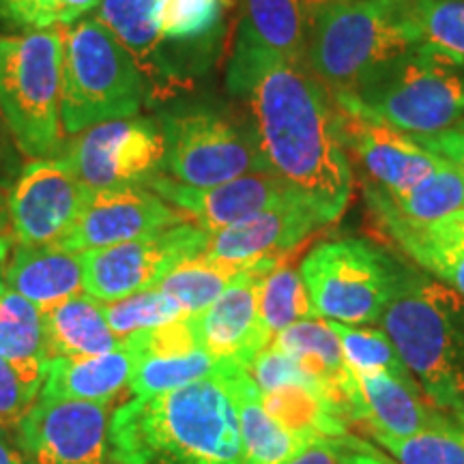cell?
Returning <instances> with one entry per match:
<instances>
[{
	"instance_id": "681fc988",
	"label": "cell",
	"mask_w": 464,
	"mask_h": 464,
	"mask_svg": "<svg viewBox=\"0 0 464 464\" xmlns=\"http://www.w3.org/2000/svg\"><path fill=\"white\" fill-rule=\"evenodd\" d=\"M9 224V208H7V198H5V194L0 191V235H3L5 228H7Z\"/></svg>"
},
{
	"instance_id": "d4e9b609",
	"label": "cell",
	"mask_w": 464,
	"mask_h": 464,
	"mask_svg": "<svg viewBox=\"0 0 464 464\" xmlns=\"http://www.w3.org/2000/svg\"><path fill=\"white\" fill-rule=\"evenodd\" d=\"M239 417L243 464H284L304 451L312 439L293 434L266 413L258 385L246 368L226 376Z\"/></svg>"
},
{
	"instance_id": "7c38bea8",
	"label": "cell",
	"mask_w": 464,
	"mask_h": 464,
	"mask_svg": "<svg viewBox=\"0 0 464 464\" xmlns=\"http://www.w3.org/2000/svg\"><path fill=\"white\" fill-rule=\"evenodd\" d=\"M89 196L91 189L65 158L31 160L7 196L14 239L24 246H56L78 222Z\"/></svg>"
},
{
	"instance_id": "d590c367",
	"label": "cell",
	"mask_w": 464,
	"mask_h": 464,
	"mask_svg": "<svg viewBox=\"0 0 464 464\" xmlns=\"http://www.w3.org/2000/svg\"><path fill=\"white\" fill-rule=\"evenodd\" d=\"M398 464H464V423L411 437H387L370 432Z\"/></svg>"
},
{
	"instance_id": "5b68a950",
	"label": "cell",
	"mask_w": 464,
	"mask_h": 464,
	"mask_svg": "<svg viewBox=\"0 0 464 464\" xmlns=\"http://www.w3.org/2000/svg\"><path fill=\"white\" fill-rule=\"evenodd\" d=\"M61 37V121L67 136L140 112L149 95L144 75L106 24L84 17Z\"/></svg>"
},
{
	"instance_id": "ee69618b",
	"label": "cell",
	"mask_w": 464,
	"mask_h": 464,
	"mask_svg": "<svg viewBox=\"0 0 464 464\" xmlns=\"http://www.w3.org/2000/svg\"><path fill=\"white\" fill-rule=\"evenodd\" d=\"M15 142L11 138L7 125L0 119V189L14 188L17 174L22 170L20 150H15Z\"/></svg>"
},
{
	"instance_id": "d6986e66",
	"label": "cell",
	"mask_w": 464,
	"mask_h": 464,
	"mask_svg": "<svg viewBox=\"0 0 464 464\" xmlns=\"http://www.w3.org/2000/svg\"><path fill=\"white\" fill-rule=\"evenodd\" d=\"M327 0H241V17L228 65L254 61L305 65L307 42L318 9Z\"/></svg>"
},
{
	"instance_id": "cb8c5ba5",
	"label": "cell",
	"mask_w": 464,
	"mask_h": 464,
	"mask_svg": "<svg viewBox=\"0 0 464 464\" xmlns=\"http://www.w3.org/2000/svg\"><path fill=\"white\" fill-rule=\"evenodd\" d=\"M363 194L376 224H381V228L392 241H396L406 256L420 265L423 274L432 276L464 297V243L439 241L426 235L420 226L400 216L385 191L374 183H365Z\"/></svg>"
},
{
	"instance_id": "2e32d148",
	"label": "cell",
	"mask_w": 464,
	"mask_h": 464,
	"mask_svg": "<svg viewBox=\"0 0 464 464\" xmlns=\"http://www.w3.org/2000/svg\"><path fill=\"white\" fill-rule=\"evenodd\" d=\"M144 188L160 194L168 205L179 208L191 224L207 230L208 235L239 224L284 200L301 196L274 172H249L207 189L189 188L166 174H155Z\"/></svg>"
},
{
	"instance_id": "7402d4cb",
	"label": "cell",
	"mask_w": 464,
	"mask_h": 464,
	"mask_svg": "<svg viewBox=\"0 0 464 464\" xmlns=\"http://www.w3.org/2000/svg\"><path fill=\"white\" fill-rule=\"evenodd\" d=\"M160 0H102L97 20L125 45L144 75L149 95L170 92L177 82L172 63L164 54L158 28Z\"/></svg>"
},
{
	"instance_id": "ba28073f",
	"label": "cell",
	"mask_w": 464,
	"mask_h": 464,
	"mask_svg": "<svg viewBox=\"0 0 464 464\" xmlns=\"http://www.w3.org/2000/svg\"><path fill=\"white\" fill-rule=\"evenodd\" d=\"M404 265L365 239H334L312 247L299 266L316 314L374 327L396 295Z\"/></svg>"
},
{
	"instance_id": "7dc6e473",
	"label": "cell",
	"mask_w": 464,
	"mask_h": 464,
	"mask_svg": "<svg viewBox=\"0 0 464 464\" xmlns=\"http://www.w3.org/2000/svg\"><path fill=\"white\" fill-rule=\"evenodd\" d=\"M0 464H26L22 451L15 450L11 440L3 434H0Z\"/></svg>"
},
{
	"instance_id": "6da1fadb",
	"label": "cell",
	"mask_w": 464,
	"mask_h": 464,
	"mask_svg": "<svg viewBox=\"0 0 464 464\" xmlns=\"http://www.w3.org/2000/svg\"><path fill=\"white\" fill-rule=\"evenodd\" d=\"M226 89L247 108L266 172L316 207L329 224L346 211L355 185L335 97L297 63L228 65Z\"/></svg>"
},
{
	"instance_id": "d6a6232c",
	"label": "cell",
	"mask_w": 464,
	"mask_h": 464,
	"mask_svg": "<svg viewBox=\"0 0 464 464\" xmlns=\"http://www.w3.org/2000/svg\"><path fill=\"white\" fill-rule=\"evenodd\" d=\"M332 323V329L338 335L342 353L348 368L353 372H385L393 379H400L409 385H417L413 374L409 372L390 335L381 327H353V324Z\"/></svg>"
},
{
	"instance_id": "7bdbcfd3",
	"label": "cell",
	"mask_w": 464,
	"mask_h": 464,
	"mask_svg": "<svg viewBox=\"0 0 464 464\" xmlns=\"http://www.w3.org/2000/svg\"><path fill=\"white\" fill-rule=\"evenodd\" d=\"M423 149L450 160L464 172V119L451 125L450 130L434 133V136H413Z\"/></svg>"
},
{
	"instance_id": "8992f818",
	"label": "cell",
	"mask_w": 464,
	"mask_h": 464,
	"mask_svg": "<svg viewBox=\"0 0 464 464\" xmlns=\"http://www.w3.org/2000/svg\"><path fill=\"white\" fill-rule=\"evenodd\" d=\"M334 97L411 136H434L464 119V63L417 45Z\"/></svg>"
},
{
	"instance_id": "e0dca14e",
	"label": "cell",
	"mask_w": 464,
	"mask_h": 464,
	"mask_svg": "<svg viewBox=\"0 0 464 464\" xmlns=\"http://www.w3.org/2000/svg\"><path fill=\"white\" fill-rule=\"evenodd\" d=\"M327 224L310 200L297 196L265 208L239 224L213 232L202 256L243 265L263 260L282 263L293 249Z\"/></svg>"
},
{
	"instance_id": "44dd1931",
	"label": "cell",
	"mask_w": 464,
	"mask_h": 464,
	"mask_svg": "<svg viewBox=\"0 0 464 464\" xmlns=\"http://www.w3.org/2000/svg\"><path fill=\"white\" fill-rule=\"evenodd\" d=\"M355 376L362 393L357 421H363L368 432L411 437L417 432L439 430L460 423L434 409L420 387L393 379L392 374L355 372Z\"/></svg>"
},
{
	"instance_id": "8fae6325",
	"label": "cell",
	"mask_w": 464,
	"mask_h": 464,
	"mask_svg": "<svg viewBox=\"0 0 464 464\" xmlns=\"http://www.w3.org/2000/svg\"><path fill=\"white\" fill-rule=\"evenodd\" d=\"M164 136L153 119H114L73 138L65 158L91 191L147 185L164 168Z\"/></svg>"
},
{
	"instance_id": "277c9868",
	"label": "cell",
	"mask_w": 464,
	"mask_h": 464,
	"mask_svg": "<svg viewBox=\"0 0 464 464\" xmlns=\"http://www.w3.org/2000/svg\"><path fill=\"white\" fill-rule=\"evenodd\" d=\"M417 45L411 0H327L312 26L305 67L332 95H346Z\"/></svg>"
},
{
	"instance_id": "f35d334b",
	"label": "cell",
	"mask_w": 464,
	"mask_h": 464,
	"mask_svg": "<svg viewBox=\"0 0 464 464\" xmlns=\"http://www.w3.org/2000/svg\"><path fill=\"white\" fill-rule=\"evenodd\" d=\"M247 374L252 376L260 392H271L286 385H304L321 390V387L316 385V381L301 370L297 359L290 357L288 353H284L280 348L271 344L263 348V351L249 362Z\"/></svg>"
},
{
	"instance_id": "f6af8a7d",
	"label": "cell",
	"mask_w": 464,
	"mask_h": 464,
	"mask_svg": "<svg viewBox=\"0 0 464 464\" xmlns=\"http://www.w3.org/2000/svg\"><path fill=\"white\" fill-rule=\"evenodd\" d=\"M426 235L434 237L439 241L464 243V208L450 213V216L437 219L432 224H417Z\"/></svg>"
},
{
	"instance_id": "4fadbf2b",
	"label": "cell",
	"mask_w": 464,
	"mask_h": 464,
	"mask_svg": "<svg viewBox=\"0 0 464 464\" xmlns=\"http://www.w3.org/2000/svg\"><path fill=\"white\" fill-rule=\"evenodd\" d=\"M108 426V404L37 398L17 443L28 464H112Z\"/></svg>"
},
{
	"instance_id": "ab89813d",
	"label": "cell",
	"mask_w": 464,
	"mask_h": 464,
	"mask_svg": "<svg viewBox=\"0 0 464 464\" xmlns=\"http://www.w3.org/2000/svg\"><path fill=\"white\" fill-rule=\"evenodd\" d=\"M34 393L28 390L15 370L0 357V428H17L34 404Z\"/></svg>"
},
{
	"instance_id": "3957f363",
	"label": "cell",
	"mask_w": 464,
	"mask_h": 464,
	"mask_svg": "<svg viewBox=\"0 0 464 464\" xmlns=\"http://www.w3.org/2000/svg\"><path fill=\"white\" fill-rule=\"evenodd\" d=\"M379 327L428 402L464 423V297L404 265Z\"/></svg>"
},
{
	"instance_id": "1f68e13d",
	"label": "cell",
	"mask_w": 464,
	"mask_h": 464,
	"mask_svg": "<svg viewBox=\"0 0 464 464\" xmlns=\"http://www.w3.org/2000/svg\"><path fill=\"white\" fill-rule=\"evenodd\" d=\"M258 314L271 335L290 327V324L321 318L316 314V307L312 304L299 269L286 265L276 266L260 280Z\"/></svg>"
},
{
	"instance_id": "9a60e30c",
	"label": "cell",
	"mask_w": 464,
	"mask_h": 464,
	"mask_svg": "<svg viewBox=\"0 0 464 464\" xmlns=\"http://www.w3.org/2000/svg\"><path fill=\"white\" fill-rule=\"evenodd\" d=\"M338 108L342 138L351 161L355 158L363 166L370 183L376 188L398 196L437 170L440 155L423 149L411 133L340 102Z\"/></svg>"
},
{
	"instance_id": "b9f144b4",
	"label": "cell",
	"mask_w": 464,
	"mask_h": 464,
	"mask_svg": "<svg viewBox=\"0 0 464 464\" xmlns=\"http://www.w3.org/2000/svg\"><path fill=\"white\" fill-rule=\"evenodd\" d=\"M348 440H312L304 451H299L297 456L290 458V460L284 464H351V456L355 450L348 445Z\"/></svg>"
},
{
	"instance_id": "ffe728a7",
	"label": "cell",
	"mask_w": 464,
	"mask_h": 464,
	"mask_svg": "<svg viewBox=\"0 0 464 464\" xmlns=\"http://www.w3.org/2000/svg\"><path fill=\"white\" fill-rule=\"evenodd\" d=\"M0 276L5 286L44 312L82 293L84 256L58 246H24L14 237H0Z\"/></svg>"
},
{
	"instance_id": "74e56055",
	"label": "cell",
	"mask_w": 464,
	"mask_h": 464,
	"mask_svg": "<svg viewBox=\"0 0 464 464\" xmlns=\"http://www.w3.org/2000/svg\"><path fill=\"white\" fill-rule=\"evenodd\" d=\"M121 348H125L133 359L181 357L198 351L200 342L196 335L194 316H185L174 323L125 335L121 338Z\"/></svg>"
},
{
	"instance_id": "603a6c76",
	"label": "cell",
	"mask_w": 464,
	"mask_h": 464,
	"mask_svg": "<svg viewBox=\"0 0 464 464\" xmlns=\"http://www.w3.org/2000/svg\"><path fill=\"white\" fill-rule=\"evenodd\" d=\"M131 370L133 357L125 348L103 355L52 357L39 398L110 404L130 387Z\"/></svg>"
},
{
	"instance_id": "7a4b0ae2",
	"label": "cell",
	"mask_w": 464,
	"mask_h": 464,
	"mask_svg": "<svg viewBox=\"0 0 464 464\" xmlns=\"http://www.w3.org/2000/svg\"><path fill=\"white\" fill-rule=\"evenodd\" d=\"M226 376L121 404L108 426L112 464H243L239 417Z\"/></svg>"
},
{
	"instance_id": "816d5d0a",
	"label": "cell",
	"mask_w": 464,
	"mask_h": 464,
	"mask_svg": "<svg viewBox=\"0 0 464 464\" xmlns=\"http://www.w3.org/2000/svg\"><path fill=\"white\" fill-rule=\"evenodd\" d=\"M26 464H28V462H26Z\"/></svg>"
},
{
	"instance_id": "bcb514c9",
	"label": "cell",
	"mask_w": 464,
	"mask_h": 464,
	"mask_svg": "<svg viewBox=\"0 0 464 464\" xmlns=\"http://www.w3.org/2000/svg\"><path fill=\"white\" fill-rule=\"evenodd\" d=\"M102 0H61L58 3V17L56 24L69 26L73 22H78L80 17L89 14L91 9H95Z\"/></svg>"
},
{
	"instance_id": "4dcf8cb0",
	"label": "cell",
	"mask_w": 464,
	"mask_h": 464,
	"mask_svg": "<svg viewBox=\"0 0 464 464\" xmlns=\"http://www.w3.org/2000/svg\"><path fill=\"white\" fill-rule=\"evenodd\" d=\"M387 194V191H385ZM387 198L404 219L413 224H432L464 208V172L450 160L440 158L437 170L413 189Z\"/></svg>"
},
{
	"instance_id": "52a82bcc",
	"label": "cell",
	"mask_w": 464,
	"mask_h": 464,
	"mask_svg": "<svg viewBox=\"0 0 464 464\" xmlns=\"http://www.w3.org/2000/svg\"><path fill=\"white\" fill-rule=\"evenodd\" d=\"M61 61L56 28L0 37V119L17 150L31 160L56 158L65 147Z\"/></svg>"
},
{
	"instance_id": "9c48e42d",
	"label": "cell",
	"mask_w": 464,
	"mask_h": 464,
	"mask_svg": "<svg viewBox=\"0 0 464 464\" xmlns=\"http://www.w3.org/2000/svg\"><path fill=\"white\" fill-rule=\"evenodd\" d=\"M166 177L189 188H216L249 172H266L249 123L211 108L161 112Z\"/></svg>"
},
{
	"instance_id": "e575fe53",
	"label": "cell",
	"mask_w": 464,
	"mask_h": 464,
	"mask_svg": "<svg viewBox=\"0 0 464 464\" xmlns=\"http://www.w3.org/2000/svg\"><path fill=\"white\" fill-rule=\"evenodd\" d=\"M420 48L464 63V0H411Z\"/></svg>"
},
{
	"instance_id": "f546056e",
	"label": "cell",
	"mask_w": 464,
	"mask_h": 464,
	"mask_svg": "<svg viewBox=\"0 0 464 464\" xmlns=\"http://www.w3.org/2000/svg\"><path fill=\"white\" fill-rule=\"evenodd\" d=\"M239 365L219 362L205 348L181 357H147L133 359L130 392L133 396H158L174 392L207 376L230 374Z\"/></svg>"
},
{
	"instance_id": "4316f807",
	"label": "cell",
	"mask_w": 464,
	"mask_h": 464,
	"mask_svg": "<svg viewBox=\"0 0 464 464\" xmlns=\"http://www.w3.org/2000/svg\"><path fill=\"white\" fill-rule=\"evenodd\" d=\"M42 318L50 359L103 355L121 348V338L110 329L103 304L86 293L58 301L42 312Z\"/></svg>"
},
{
	"instance_id": "f907efd6",
	"label": "cell",
	"mask_w": 464,
	"mask_h": 464,
	"mask_svg": "<svg viewBox=\"0 0 464 464\" xmlns=\"http://www.w3.org/2000/svg\"><path fill=\"white\" fill-rule=\"evenodd\" d=\"M5 288H7V286H5V280H3V277H0V293H3Z\"/></svg>"
},
{
	"instance_id": "5bb4252c",
	"label": "cell",
	"mask_w": 464,
	"mask_h": 464,
	"mask_svg": "<svg viewBox=\"0 0 464 464\" xmlns=\"http://www.w3.org/2000/svg\"><path fill=\"white\" fill-rule=\"evenodd\" d=\"M189 222L179 208L144 185L91 191L73 228L56 243L69 252L110 247Z\"/></svg>"
},
{
	"instance_id": "30bf717a",
	"label": "cell",
	"mask_w": 464,
	"mask_h": 464,
	"mask_svg": "<svg viewBox=\"0 0 464 464\" xmlns=\"http://www.w3.org/2000/svg\"><path fill=\"white\" fill-rule=\"evenodd\" d=\"M208 237L207 230L185 222L140 239L86 249L82 252L84 293L110 304L158 288L179 265L205 254Z\"/></svg>"
},
{
	"instance_id": "f1b7e54d",
	"label": "cell",
	"mask_w": 464,
	"mask_h": 464,
	"mask_svg": "<svg viewBox=\"0 0 464 464\" xmlns=\"http://www.w3.org/2000/svg\"><path fill=\"white\" fill-rule=\"evenodd\" d=\"M256 265L260 263L243 265L198 256L179 265L160 282L158 288L177 301L189 316H194L207 310L226 288L241 280Z\"/></svg>"
},
{
	"instance_id": "ac0fdd59",
	"label": "cell",
	"mask_w": 464,
	"mask_h": 464,
	"mask_svg": "<svg viewBox=\"0 0 464 464\" xmlns=\"http://www.w3.org/2000/svg\"><path fill=\"white\" fill-rule=\"evenodd\" d=\"M282 263L266 260L249 269L241 280L224 290L200 314H194V327L200 348L219 362L246 368L274 335L266 332L258 314V284Z\"/></svg>"
},
{
	"instance_id": "484cf974",
	"label": "cell",
	"mask_w": 464,
	"mask_h": 464,
	"mask_svg": "<svg viewBox=\"0 0 464 464\" xmlns=\"http://www.w3.org/2000/svg\"><path fill=\"white\" fill-rule=\"evenodd\" d=\"M0 357L39 398L50 362L42 310L11 288L0 293Z\"/></svg>"
},
{
	"instance_id": "60d3db41",
	"label": "cell",
	"mask_w": 464,
	"mask_h": 464,
	"mask_svg": "<svg viewBox=\"0 0 464 464\" xmlns=\"http://www.w3.org/2000/svg\"><path fill=\"white\" fill-rule=\"evenodd\" d=\"M61 0H0V22L24 28L45 31L56 24Z\"/></svg>"
},
{
	"instance_id": "8d00e7d4",
	"label": "cell",
	"mask_w": 464,
	"mask_h": 464,
	"mask_svg": "<svg viewBox=\"0 0 464 464\" xmlns=\"http://www.w3.org/2000/svg\"><path fill=\"white\" fill-rule=\"evenodd\" d=\"M103 312H106L110 329L119 338L189 316L177 301L161 293L160 288L142 290V293L130 295L125 299L110 301V304H103Z\"/></svg>"
},
{
	"instance_id": "c3c4849f",
	"label": "cell",
	"mask_w": 464,
	"mask_h": 464,
	"mask_svg": "<svg viewBox=\"0 0 464 464\" xmlns=\"http://www.w3.org/2000/svg\"><path fill=\"white\" fill-rule=\"evenodd\" d=\"M351 464H392L387 458H382L374 448L370 451H353Z\"/></svg>"
},
{
	"instance_id": "83f0119b",
	"label": "cell",
	"mask_w": 464,
	"mask_h": 464,
	"mask_svg": "<svg viewBox=\"0 0 464 464\" xmlns=\"http://www.w3.org/2000/svg\"><path fill=\"white\" fill-rule=\"evenodd\" d=\"M263 404L284 430L299 434L304 439L348 440V420L338 406L321 390L304 385H286L271 392H260Z\"/></svg>"
},
{
	"instance_id": "836d02e7",
	"label": "cell",
	"mask_w": 464,
	"mask_h": 464,
	"mask_svg": "<svg viewBox=\"0 0 464 464\" xmlns=\"http://www.w3.org/2000/svg\"><path fill=\"white\" fill-rule=\"evenodd\" d=\"M230 0H160L158 28L166 44H205L218 33Z\"/></svg>"
}]
</instances>
